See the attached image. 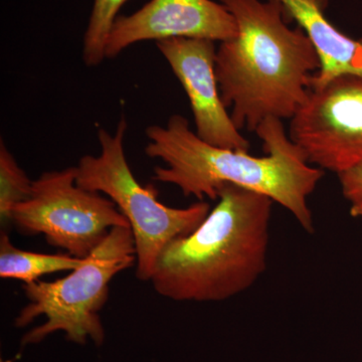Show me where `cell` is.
Listing matches in <instances>:
<instances>
[{
	"label": "cell",
	"mask_w": 362,
	"mask_h": 362,
	"mask_svg": "<svg viewBox=\"0 0 362 362\" xmlns=\"http://www.w3.org/2000/svg\"><path fill=\"white\" fill-rule=\"evenodd\" d=\"M156 47L187 93L197 135L214 146L249 151V140L235 127L221 98L214 42L175 37L159 40Z\"/></svg>",
	"instance_id": "obj_8"
},
{
	"label": "cell",
	"mask_w": 362,
	"mask_h": 362,
	"mask_svg": "<svg viewBox=\"0 0 362 362\" xmlns=\"http://www.w3.org/2000/svg\"><path fill=\"white\" fill-rule=\"evenodd\" d=\"M128 0H95L86 30L83 59L86 66L100 65L106 58V45L121 7Z\"/></svg>",
	"instance_id": "obj_12"
},
{
	"label": "cell",
	"mask_w": 362,
	"mask_h": 362,
	"mask_svg": "<svg viewBox=\"0 0 362 362\" xmlns=\"http://www.w3.org/2000/svg\"><path fill=\"white\" fill-rule=\"evenodd\" d=\"M33 181L18 166L4 143L0 144V218L2 225L9 223L16 204L30 199Z\"/></svg>",
	"instance_id": "obj_13"
},
{
	"label": "cell",
	"mask_w": 362,
	"mask_h": 362,
	"mask_svg": "<svg viewBox=\"0 0 362 362\" xmlns=\"http://www.w3.org/2000/svg\"><path fill=\"white\" fill-rule=\"evenodd\" d=\"M237 35L221 42L216 75L235 127L256 132L268 119L291 120L303 106L321 61L301 28H290L277 0H221Z\"/></svg>",
	"instance_id": "obj_2"
},
{
	"label": "cell",
	"mask_w": 362,
	"mask_h": 362,
	"mask_svg": "<svg viewBox=\"0 0 362 362\" xmlns=\"http://www.w3.org/2000/svg\"><path fill=\"white\" fill-rule=\"evenodd\" d=\"M256 133L266 156L214 146L190 129L185 117L171 116L164 127L152 125L146 129L149 142L145 153L165 163L154 168L152 178L175 185L185 197L199 201H218V189L225 183L265 194L289 211L304 230L313 233L308 199L324 171L308 163L282 120L268 119Z\"/></svg>",
	"instance_id": "obj_1"
},
{
	"label": "cell",
	"mask_w": 362,
	"mask_h": 362,
	"mask_svg": "<svg viewBox=\"0 0 362 362\" xmlns=\"http://www.w3.org/2000/svg\"><path fill=\"white\" fill-rule=\"evenodd\" d=\"M286 21H296L310 39L321 61L312 87L341 75L362 77V40L352 39L328 21L329 0H277ZM311 87V88H312Z\"/></svg>",
	"instance_id": "obj_10"
},
{
	"label": "cell",
	"mask_w": 362,
	"mask_h": 362,
	"mask_svg": "<svg viewBox=\"0 0 362 362\" xmlns=\"http://www.w3.org/2000/svg\"><path fill=\"white\" fill-rule=\"evenodd\" d=\"M135 262L137 255L131 228L116 226L85 263L66 277L23 285L28 303L16 317V327H25L40 316L47 320L26 333L23 345L40 343L62 331L69 341L84 345L90 340L101 346L105 330L99 313L108 301L109 285Z\"/></svg>",
	"instance_id": "obj_4"
},
{
	"label": "cell",
	"mask_w": 362,
	"mask_h": 362,
	"mask_svg": "<svg viewBox=\"0 0 362 362\" xmlns=\"http://www.w3.org/2000/svg\"><path fill=\"white\" fill-rule=\"evenodd\" d=\"M71 255H47L26 252L11 244L6 233L0 237V277L16 279L25 284L62 271H73L85 263Z\"/></svg>",
	"instance_id": "obj_11"
},
{
	"label": "cell",
	"mask_w": 362,
	"mask_h": 362,
	"mask_svg": "<svg viewBox=\"0 0 362 362\" xmlns=\"http://www.w3.org/2000/svg\"><path fill=\"white\" fill-rule=\"evenodd\" d=\"M270 197L225 183L218 204L189 235L162 250L150 282L178 302H220L252 287L267 268Z\"/></svg>",
	"instance_id": "obj_3"
},
{
	"label": "cell",
	"mask_w": 362,
	"mask_h": 362,
	"mask_svg": "<svg viewBox=\"0 0 362 362\" xmlns=\"http://www.w3.org/2000/svg\"><path fill=\"white\" fill-rule=\"evenodd\" d=\"M309 164L339 173L362 162V77L341 75L314 86L289 126Z\"/></svg>",
	"instance_id": "obj_7"
},
{
	"label": "cell",
	"mask_w": 362,
	"mask_h": 362,
	"mask_svg": "<svg viewBox=\"0 0 362 362\" xmlns=\"http://www.w3.org/2000/svg\"><path fill=\"white\" fill-rule=\"evenodd\" d=\"M9 223L23 235H44L78 259L89 257L112 228H130L110 199L78 187L76 168L42 173L30 199L13 207Z\"/></svg>",
	"instance_id": "obj_6"
},
{
	"label": "cell",
	"mask_w": 362,
	"mask_h": 362,
	"mask_svg": "<svg viewBox=\"0 0 362 362\" xmlns=\"http://www.w3.org/2000/svg\"><path fill=\"white\" fill-rule=\"evenodd\" d=\"M127 128L124 118L114 134L100 128L101 152L98 156L80 159L76 166V182L89 192L106 194L129 221L137 255L136 276L146 282L151 280L163 247L194 232L211 211V206L199 201L185 209L169 207L158 201L156 188L142 187L126 158L124 139Z\"/></svg>",
	"instance_id": "obj_5"
},
{
	"label": "cell",
	"mask_w": 362,
	"mask_h": 362,
	"mask_svg": "<svg viewBox=\"0 0 362 362\" xmlns=\"http://www.w3.org/2000/svg\"><path fill=\"white\" fill-rule=\"evenodd\" d=\"M237 33L233 14L213 0H151L131 16H118L107 40L106 58L144 40L187 37L223 42Z\"/></svg>",
	"instance_id": "obj_9"
},
{
	"label": "cell",
	"mask_w": 362,
	"mask_h": 362,
	"mask_svg": "<svg viewBox=\"0 0 362 362\" xmlns=\"http://www.w3.org/2000/svg\"><path fill=\"white\" fill-rule=\"evenodd\" d=\"M343 197L349 204V214L362 218V162L338 175Z\"/></svg>",
	"instance_id": "obj_14"
}]
</instances>
